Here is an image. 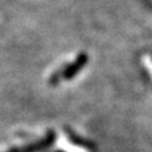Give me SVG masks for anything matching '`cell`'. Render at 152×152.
Masks as SVG:
<instances>
[]
</instances>
